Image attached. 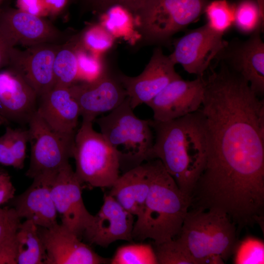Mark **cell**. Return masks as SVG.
<instances>
[{
  "label": "cell",
  "instance_id": "8d00e7d4",
  "mask_svg": "<svg viewBox=\"0 0 264 264\" xmlns=\"http://www.w3.org/2000/svg\"><path fill=\"white\" fill-rule=\"evenodd\" d=\"M0 164L19 169V166L4 134L0 136Z\"/></svg>",
  "mask_w": 264,
  "mask_h": 264
},
{
  "label": "cell",
  "instance_id": "ba28073f",
  "mask_svg": "<svg viewBox=\"0 0 264 264\" xmlns=\"http://www.w3.org/2000/svg\"><path fill=\"white\" fill-rule=\"evenodd\" d=\"M82 185L68 163L56 173L51 195L61 224L79 238L90 225L94 215L87 209L82 198Z\"/></svg>",
  "mask_w": 264,
  "mask_h": 264
},
{
  "label": "cell",
  "instance_id": "e0dca14e",
  "mask_svg": "<svg viewBox=\"0 0 264 264\" xmlns=\"http://www.w3.org/2000/svg\"><path fill=\"white\" fill-rule=\"evenodd\" d=\"M38 95L22 75L8 67L0 71V119L28 124L37 111Z\"/></svg>",
  "mask_w": 264,
  "mask_h": 264
},
{
  "label": "cell",
  "instance_id": "9a60e30c",
  "mask_svg": "<svg viewBox=\"0 0 264 264\" xmlns=\"http://www.w3.org/2000/svg\"><path fill=\"white\" fill-rule=\"evenodd\" d=\"M60 45L44 44L28 47L25 50L15 47L12 50L8 67L22 75L38 97L55 85L53 63Z\"/></svg>",
  "mask_w": 264,
  "mask_h": 264
},
{
  "label": "cell",
  "instance_id": "f35d334b",
  "mask_svg": "<svg viewBox=\"0 0 264 264\" xmlns=\"http://www.w3.org/2000/svg\"><path fill=\"white\" fill-rule=\"evenodd\" d=\"M263 18H264V0H256Z\"/></svg>",
  "mask_w": 264,
  "mask_h": 264
},
{
  "label": "cell",
  "instance_id": "e575fe53",
  "mask_svg": "<svg viewBox=\"0 0 264 264\" xmlns=\"http://www.w3.org/2000/svg\"><path fill=\"white\" fill-rule=\"evenodd\" d=\"M15 191L10 175L0 169V206L14 198Z\"/></svg>",
  "mask_w": 264,
  "mask_h": 264
},
{
  "label": "cell",
  "instance_id": "f1b7e54d",
  "mask_svg": "<svg viewBox=\"0 0 264 264\" xmlns=\"http://www.w3.org/2000/svg\"><path fill=\"white\" fill-rule=\"evenodd\" d=\"M83 6L97 14H106L115 7H120L137 18L145 8L149 0H80Z\"/></svg>",
  "mask_w": 264,
  "mask_h": 264
},
{
  "label": "cell",
  "instance_id": "74e56055",
  "mask_svg": "<svg viewBox=\"0 0 264 264\" xmlns=\"http://www.w3.org/2000/svg\"><path fill=\"white\" fill-rule=\"evenodd\" d=\"M48 13L56 15L63 11L68 0H43Z\"/></svg>",
  "mask_w": 264,
  "mask_h": 264
},
{
  "label": "cell",
  "instance_id": "2e32d148",
  "mask_svg": "<svg viewBox=\"0 0 264 264\" xmlns=\"http://www.w3.org/2000/svg\"><path fill=\"white\" fill-rule=\"evenodd\" d=\"M134 223L133 215L109 194H105L102 205L83 235L89 243L103 247L118 240L132 242Z\"/></svg>",
  "mask_w": 264,
  "mask_h": 264
},
{
  "label": "cell",
  "instance_id": "cb8c5ba5",
  "mask_svg": "<svg viewBox=\"0 0 264 264\" xmlns=\"http://www.w3.org/2000/svg\"><path fill=\"white\" fill-rule=\"evenodd\" d=\"M235 5L226 0L209 1L204 10L206 24L214 32L223 35L233 25Z\"/></svg>",
  "mask_w": 264,
  "mask_h": 264
},
{
  "label": "cell",
  "instance_id": "277c9868",
  "mask_svg": "<svg viewBox=\"0 0 264 264\" xmlns=\"http://www.w3.org/2000/svg\"><path fill=\"white\" fill-rule=\"evenodd\" d=\"M94 121L118 154L120 164L126 162L134 167L150 160L154 142L152 120L137 117L128 97L108 114Z\"/></svg>",
  "mask_w": 264,
  "mask_h": 264
},
{
  "label": "cell",
  "instance_id": "7c38bea8",
  "mask_svg": "<svg viewBox=\"0 0 264 264\" xmlns=\"http://www.w3.org/2000/svg\"><path fill=\"white\" fill-rule=\"evenodd\" d=\"M205 78L197 76L193 80L182 78L169 83L146 105L153 110L154 120L168 121L195 112L203 99Z\"/></svg>",
  "mask_w": 264,
  "mask_h": 264
},
{
  "label": "cell",
  "instance_id": "5bb4252c",
  "mask_svg": "<svg viewBox=\"0 0 264 264\" xmlns=\"http://www.w3.org/2000/svg\"><path fill=\"white\" fill-rule=\"evenodd\" d=\"M39 232L46 253L45 264H110V259L99 255L62 224L39 227Z\"/></svg>",
  "mask_w": 264,
  "mask_h": 264
},
{
  "label": "cell",
  "instance_id": "ac0fdd59",
  "mask_svg": "<svg viewBox=\"0 0 264 264\" xmlns=\"http://www.w3.org/2000/svg\"><path fill=\"white\" fill-rule=\"evenodd\" d=\"M57 171L34 177L31 185L11 200L13 208L21 219L30 220L38 226L44 228L57 223V212L51 192Z\"/></svg>",
  "mask_w": 264,
  "mask_h": 264
},
{
  "label": "cell",
  "instance_id": "ffe728a7",
  "mask_svg": "<svg viewBox=\"0 0 264 264\" xmlns=\"http://www.w3.org/2000/svg\"><path fill=\"white\" fill-rule=\"evenodd\" d=\"M38 98L37 111L50 128L63 136L74 137L80 110L69 87L54 86Z\"/></svg>",
  "mask_w": 264,
  "mask_h": 264
},
{
  "label": "cell",
  "instance_id": "603a6c76",
  "mask_svg": "<svg viewBox=\"0 0 264 264\" xmlns=\"http://www.w3.org/2000/svg\"><path fill=\"white\" fill-rule=\"evenodd\" d=\"M78 72L76 50L70 44H61L53 63L54 86L69 87L77 81Z\"/></svg>",
  "mask_w": 264,
  "mask_h": 264
},
{
  "label": "cell",
  "instance_id": "7a4b0ae2",
  "mask_svg": "<svg viewBox=\"0 0 264 264\" xmlns=\"http://www.w3.org/2000/svg\"><path fill=\"white\" fill-rule=\"evenodd\" d=\"M152 177L148 197L134 223L133 240H153L158 244L178 236L191 205L190 197L184 194L161 161L152 160Z\"/></svg>",
  "mask_w": 264,
  "mask_h": 264
},
{
  "label": "cell",
  "instance_id": "4fadbf2b",
  "mask_svg": "<svg viewBox=\"0 0 264 264\" xmlns=\"http://www.w3.org/2000/svg\"><path fill=\"white\" fill-rule=\"evenodd\" d=\"M77 101L82 120L93 122L97 117L119 106L127 95L118 78L108 72L90 82H76L69 87Z\"/></svg>",
  "mask_w": 264,
  "mask_h": 264
},
{
  "label": "cell",
  "instance_id": "d590c367",
  "mask_svg": "<svg viewBox=\"0 0 264 264\" xmlns=\"http://www.w3.org/2000/svg\"><path fill=\"white\" fill-rule=\"evenodd\" d=\"M18 9L42 17L48 13L43 0H17Z\"/></svg>",
  "mask_w": 264,
  "mask_h": 264
},
{
  "label": "cell",
  "instance_id": "4316f807",
  "mask_svg": "<svg viewBox=\"0 0 264 264\" xmlns=\"http://www.w3.org/2000/svg\"><path fill=\"white\" fill-rule=\"evenodd\" d=\"M158 264H196L186 246L178 237L154 244Z\"/></svg>",
  "mask_w": 264,
  "mask_h": 264
},
{
  "label": "cell",
  "instance_id": "4dcf8cb0",
  "mask_svg": "<svg viewBox=\"0 0 264 264\" xmlns=\"http://www.w3.org/2000/svg\"><path fill=\"white\" fill-rule=\"evenodd\" d=\"M4 134L16 159L19 169H22L26 157L27 144L28 142V130L14 129L7 127Z\"/></svg>",
  "mask_w": 264,
  "mask_h": 264
},
{
  "label": "cell",
  "instance_id": "7402d4cb",
  "mask_svg": "<svg viewBox=\"0 0 264 264\" xmlns=\"http://www.w3.org/2000/svg\"><path fill=\"white\" fill-rule=\"evenodd\" d=\"M17 264H45L46 253L39 232L32 221L21 223L16 233Z\"/></svg>",
  "mask_w": 264,
  "mask_h": 264
},
{
  "label": "cell",
  "instance_id": "44dd1931",
  "mask_svg": "<svg viewBox=\"0 0 264 264\" xmlns=\"http://www.w3.org/2000/svg\"><path fill=\"white\" fill-rule=\"evenodd\" d=\"M152 172V160L130 169L119 176L109 194L127 211L137 217L150 191Z\"/></svg>",
  "mask_w": 264,
  "mask_h": 264
},
{
  "label": "cell",
  "instance_id": "3957f363",
  "mask_svg": "<svg viewBox=\"0 0 264 264\" xmlns=\"http://www.w3.org/2000/svg\"><path fill=\"white\" fill-rule=\"evenodd\" d=\"M236 224L225 213L189 208L178 237L196 264H223L238 241Z\"/></svg>",
  "mask_w": 264,
  "mask_h": 264
},
{
  "label": "cell",
  "instance_id": "d6a6232c",
  "mask_svg": "<svg viewBox=\"0 0 264 264\" xmlns=\"http://www.w3.org/2000/svg\"><path fill=\"white\" fill-rule=\"evenodd\" d=\"M16 44L12 37L0 26V69L8 66L12 50Z\"/></svg>",
  "mask_w": 264,
  "mask_h": 264
},
{
  "label": "cell",
  "instance_id": "484cf974",
  "mask_svg": "<svg viewBox=\"0 0 264 264\" xmlns=\"http://www.w3.org/2000/svg\"><path fill=\"white\" fill-rule=\"evenodd\" d=\"M111 264H158L154 247L145 243H132L119 247L110 259Z\"/></svg>",
  "mask_w": 264,
  "mask_h": 264
},
{
  "label": "cell",
  "instance_id": "8fae6325",
  "mask_svg": "<svg viewBox=\"0 0 264 264\" xmlns=\"http://www.w3.org/2000/svg\"><path fill=\"white\" fill-rule=\"evenodd\" d=\"M175 66L169 56L165 55L161 48L157 47L139 75L134 77L119 75L118 78L133 110L143 104H146L169 83L181 78L176 71Z\"/></svg>",
  "mask_w": 264,
  "mask_h": 264
},
{
  "label": "cell",
  "instance_id": "1f68e13d",
  "mask_svg": "<svg viewBox=\"0 0 264 264\" xmlns=\"http://www.w3.org/2000/svg\"><path fill=\"white\" fill-rule=\"evenodd\" d=\"M21 223L13 207H0V243L14 235Z\"/></svg>",
  "mask_w": 264,
  "mask_h": 264
},
{
  "label": "cell",
  "instance_id": "6da1fadb",
  "mask_svg": "<svg viewBox=\"0 0 264 264\" xmlns=\"http://www.w3.org/2000/svg\"><path fill=\"white\" fill-rule=\"evenodd\" d=\"M154 132L150 160L159 159L180 190L190 196L205 166L207 141L200 109L174 120H152Z\"/></svg>",
  "mask_w": 264,
  "mask_h": 264
},
{
  "label": "cell",
  "instance_id": "52a82bcc",
  "mask_svg": "<svg viewBox=\"0 0 264 264\" xmlns=\"http://www.w3.org/2000/svg\"><path fill=\"white\" fill-rule=\"evenodd\" d=\"M31 146L30 163L26 176L33 178L55 172L69 163L74 137H67L52 130L36 111L28 123Z\"/></svg>",
  "mask_w": 264,
  "mask_h": 264
},
{
  "label": "cell",
  "instance_id": "d6986e66",
  "mask_svg": "<svg viewBox=\"0 0 264 264\" xmlns=\"http://www.w3.org/2000/svg\"><path fill=\"white\" fill-rule=\"evenodd\" d=\"M0 26L16 44L28 47L44 44H57L63 33L42 17L18 9L0 10Z\"/></svg>",
  "mask_w": 264,
  "mask_h": 264
},
{
  "label": "cell",
  "instance_id": "836d02e7",
  "mask_svg": "<svg viewBox=\"0 0 264 264\" xmlns=\"http://www.w3.org/2000/svg\"><path fill=\"white\" fill-rule=\"evenodd\" d=\"M16 234L0 243V264H17Z\"/></svg>",
  "mask_w": 264,
  "mask_h": 264
},
{
  "label": "cell",
  "instance_id": "ab89813d",
  "mask_svg": "<svg viewBox=\"0 0 264 264\" xmlns=\"http://www.w3.org/2000/svg\"><path fill=\"white\" fill-rule=\"evenodd\" d=\"M3 0H0V6L2 2H3Z\"/></svg>",
  "mask_w": 264,
  "mask_h": 264
},
{
  "label": "cell",
  "instance_id": "f546056e",
  "mask_svg": "<svg viewBox=\"0 0 264 264\" xmlns=\"http://www.w3.org/2000/svg\"><path fill=\"white\" fill-rule=\"evenodd\" d=\"M83 44L97 53L105 52L113 44L112 34L103 26L95 25L88 29L82 37Z\"/></svg>",
  "mask_w": 264,
  "mask_h": 264
},
{
  "label": "cell",
  "instance_id": "83f0119b",
  "mask_svg": "<svg viewBox=\"0 0 264 264\" xmlns=\"http://www.w3.org/2000/svg\"><path fill=\"white\" fill-rule=\"evenodd\" d=\"M233 255L235 264H263L264 242L252 236L238 240Z\"/></svg>",
  "mask_w": 264,
  "mask_h": 264
},
{
  "label": "cell",
  "instance_id": "9c48e42d",
  "mask_svg": "<svg viewBox=\"0 0 264 264\" xmlns=\"http://www.w3.org/2000/svg\"><path fill=\"white\" fill-rule=\"evenodd\" d=\"M223 36L205 24L176 40L174 51L169 56L175 65L180 64L188 73L203 76L227 43Z\"/></svg>",
  "mask_w": 264,
  "mask_h": 264
},
{
  "label": "cell",
  "instance_id": "5b68a950",
  "mask_svg": "<svg viewBox=\"0 0 264 264\" xmlns=\"http://www.w3.org/2000/svg\"><path fill=\"white\" fill-rule=\"evenodd\" d=\"M72 157L75 173L82 184L90 188H111L119 176V157L93 122L82 120L73 141Z\"/></svg>",
  "mask_w": 264,
  "mask_h": 264
},
{
  "label": "cell",
  "instance_id": "30bf717a",
  "mask_svg": "<svg viewBox=\"0 0 264 264\" xmlns=\"http://www.w3.org/2000/svg\"><path fill=\"white\" fill-rule=\"evenodd\" d=\"M259 29L246 40L228 42L216 58L243 78L258 96L264 93V43Z\"/></svg>",
  "mask_w": 264,
  "mask_h": 264
},
{
  "label": "cell",
  "instance_id": "d4e9b609",
  "mask_svg": "<svg viewBox=\"0 0 264 264\" xmlns=\"http://www.w3.org/2000/svg\"><path fill=\"white\" fill-rule=\"evenodd\" d=\"M262 17L256 0H242L235 5L233 25L243 34H251L264 26Z\"/></svg>",
  "mask_w": 264,
  "mask_h": 264
},
{
  "label": "cell",
  "instance_id": "8992f818",
  "mask_svg": "<svg viewBox=\"0 0 264 264\" xmlns=\"http://www.w3.org/2000/svg\"><path fill=\"white\" fill-rule=\"evenodd\" d=\"M208 0H150L136 19L146 44H171L172 37L197 21L204 13Z\"/></svg>",
  "mask_w": 264,
  "mask_h": 264
}]
</instances>
